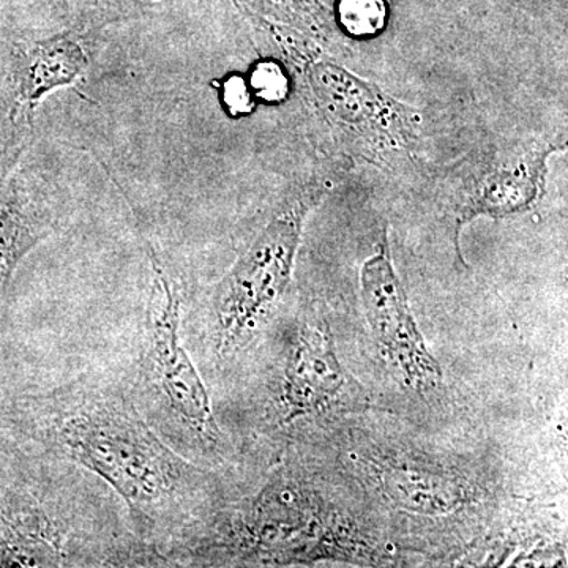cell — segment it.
Returning a JSON list of instances; mask_svg holds the SVG:
<instances>
[{
  "instance_id": "cell-13",
  "label": "cell",
  "mask_w": 568,
  "mask_h": 568,
  "mask_svg": "<svg viewBox=\"0 0 568 568\" xmlns=\"http://www.w3.org/2000/svg\"><path fill=\"white\" fill-rule=\"evenodd\" d=\"M252 84L257 95L267 102H278L287 93V80L275 63H263L253 71Z\"/></svg>"
},
{
  "instance_id": "cell-5",
  "label": "cell",
  "mask_w": 568,
  "mask_h": 568,
  "mask_svg": "<svg viewBox=\"0 0 568 568\" xmlns=\"http://www.w3.org/2000/svg\"><path fill=\"white\" fill-rule=\"evenodd\" d=\"M308 84L325 118L365 151L399 152L416 140L417 112L349 71L317 63L308 71Z\"/></svg>"
},
{
  "instance_id": "cell-8",
  "label": "cell",
  "mask_w": 568,
  "mask_h": 568,
  "mask_svg": "<svg viewBox=\"0 0 568 568\" xmlns=\"http://www.w3.org/2000/svg\"><path fill=\"white\" fill-rule=\"evenodd\" d=\"M91 51L78 31L20 44L13 54L14 122H29L32 112L50 93L69 88L91 69Z\"/></svg>"
},
{
  "instance_id": "cell-12",
  "label": "cell",
  "mask_w": 568,
  "mask_h": 568,
  "mask_svg": "<svg viewBox=\"0 0 568 568\" xmlns=\"http://www.w3.org/2000/svg\"><path fill=\"white\" fill-rule=\"evenodd\" d=\"M338 24L349 36L375 37L387 24L388 10L386 0H339Z\"/></svg>"
},
{
  "instance_id": "cell-3",
  "label": "cell",
  "mask_w": 568,
  "mask_h": 568,
  "mask_svg": "<svg viewBox=\"0 0 568 568\" xmlns=\"http://www.w3.org/2000/svg\"><path fill=\"white\" fill-rule=\"evenodd\" d=\"M310 205L305 197L286 204L213 290L209 332L220 357L244 351L274 315L293 278Z\"/></svg>"
},
{
  "instance_id": "cell-4",
  "label": "cell",
  "mask_w": 568,
  "mask_h": 568,
  "mask_svg": "<svg viewBox=\"0 0 568 568\" xmlns=\"http://www.w3.org/2000/svg\"><path fill=\"white\" fill-rule=\"evenodd\" d=\"M361 293L366 321L387 364L418 394L437 390L443 384V369L410 312L387 242L362 267Z\"/></svg>"
},
{
  "instance_id": "cell-11",
  "label": "cell",
  "mask_w": 568,
  "mask_h": 568,
  "mask_svg": "<svg viewBox=\"0 0 568 568\" xmlns=\"http://www.w3.org/2000/svg\"><path fill=\"white\" fill-rule=\"evenodd\" d=\"M261 28L274 33H304L324 39L334 29L331 11L321 0H233Z\"/></svg>"
},
{
  "instance_id": "cell-7",
  "label": "cell",
  "mask_w": 568,
  "mask_h": 568,
  "mask_svg": "<svg viewBox=\"0 0 568 568\" xmlns=\"http://www.w3.org/2000/svg\"><path fill=\"white\" fill-rule=\"evenodd\" d=\"M59 220L50 183L18 160L0 181V308L18 265L58 230Z\"/></svg>"
},
{
  "instance_id": "cell-14",
  "label": "cell",
  "mask_w": 568,
  "mask_h": 568,
  "mask_svg": "<svg viewBox=\"0 0 568 568\" xmlns=\"http://www.w3.org/2000/svg\"><path fill=\"white\" fill-rule=\"evenodd\" d=\"M226 102L230 104L233 112H244L248 110L252 102H250V93L246 91L244 81L235 78V80L227 82Z\"/></svg>"
},
{
  "instance_id": "cell-6",
  "label": "cell",
  "mask_w": 568,
  "mask_h": 568,
  "mask_svg": "<svg viewBox=\"0 0 568 568\" xmlns=\"http://www.w3.org/2000/svg\"><path fill=\"white\" fill-rule=\"evenodd\" d=\"M345 386V369L327 323L313 317L298 321L276 381L275 420L280 425H293L295 420L323 413L335 405Z\"/></svg>"
},
{
  "instance_id": "cell-10",
  "label": "cell",
  "mask_w": 568,
  "mask_h": 568,
  "mask_svg": "<svg viewBox=\"0 0 568 568\" xmlns=\"http://www.w3.org/2000/svg\"><path fill=\"white\" fill-rule=\"evenodd\" d=\"M395 507L420 515H444L463 506L466 493L455 478L416 466H390L381 474Z\"/></svg>"
},
{
  "instance_id": "cell-15",
  "label": "cell",
  "mask_w": 568,
  "mask_h": 568,
  "mask_svg": "<svg viewBox=\"0 0 568 568\" xmlns=\"http://www.w3.org/2000/svg\"><path fill=\"white\" fill-rule=\"evenodd\" d=\"M91 2L97 9L106 11L121 9V7L126 6V2H130V0H91ZM134 2H145V0H134ZM148 2L155 3L160 2V0H148Z\"/></svg>"
},
{
  "instance_id": "cell-2",
  "label": "cell",
  "mask_w": 568,
  "mask_h": 568,
  "mask_svg": "<svg viewBox=\"0 0 568 568\" xmlns=\"http://www.w3.org/2000/svg\"><path fill=\"white\" fill-rule=\"evenodd\" d=\"M151 263V291L132 394L156 432L178 450L207 454L222 440L211 396L182 342V286L162 254L144 239Z\"/></svg>"
},
{
  "instance_id": "cell-9",
  "label": "cell",
  "mask_w": 568,
  "mask_h": 568,
  "mask_svg": "<svg viewBox=\"0 0 568 568\" xmlns=\"http://www.w3.org/2000/svg\"><path fill=\"white\" fill-rule=\"evenodd\" d=\"M544 156L534 155L530 160H523L514 166L497 168L485 175L463 207L459 226L478 215L499 219L529 207L536 201L544 175Z\"/></svg>"
},
{
  "instance_id": "cell-1",
  "label": "cell",
  "mask_w": 568,
  "mask_h": 568,
  "mask_svg": "<svg viewBox=\"0 0 568 568\" xmlns=\"http://www.w3.org/2000/svg\"><path fill=\"white\" fill-rule=\"evenodd\" d=\"M29 435L55 462L80 466L114 489L134 532L175 559L209 526L207 477L145 418L132 390L84 375L22 406Z\"/></svg>"
}]
</instances>
